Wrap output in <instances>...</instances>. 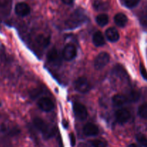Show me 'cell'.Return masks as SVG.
<instances>
[{
	"label": "cell",
	"mask_w": 147,
	"mask_h": 147,
	"mask_svg": "<svg viewBox=\"0 0 147 147\" xmlns=\"http://www.w3.org/2000/svg\"><path fill=\"white\" fill-rule=\"evenodd\" d=\"M33 123L34 126L42 134L43 136L46 139L52 138L55 134V129L54 126H51L40 118H35Z\"/></svg>",
	"instance_id": "6da1fadb"
},
{
	"label": "cell",
	"mask_w": 147,
	"mask_h": 147,
	"mask_svg": "<svg viewBox=\"0 0 147 147\" xmlns=\"http://www.w3.org/2000/svg\"><path fill=\"white\" fill-rule=\"evenodd\" d=\"M85 19H86V16L81 11L77 10L74 13H73L69 20L66 22V25L70 28H74L82 24L85 21Z\"/></svg>",
	"instance_id": "7a4b0ae2"
},
{
	"label": "cell",
	"mask_w": 147,
	"mask_h": 147,
	"mask_svg": "<svg viewBox=\"0 0 147 147\" xmlns=\"http://www.w3.org/2000/svg\"><path fill=\"white\" fill-rule=\"evenodd\" d=\"M110 60V56L107 53H100L98 55L94 60V67L96 70H101L107 65Z\"/></svg>",
	"instance_id": "3957f363"
},
{
	"label": "cell",
	"mask_w": 147,
	"mask_h": 147,
	"mask_svg": "<svg viewBox=\"0 0 147 147\" xmlns=\"http://www.w3.org/2000/svg\"><path fill=\"white\" fill-rule=\"evenodd\" d=\"M75 89L81 93H86L90 90V84L88 80L85 77H80L75 81Z\"/></svg>",
	"instance_id": "277c9868"
},
{
	"label": "cell",
	"mask_w": 147,
	"mask_h": 147,
	"mask_svg": "<svg viewBox=\"0 0 147 147\" xmlns=\"http://www.w3.org/2000/svg\"><path fill=\"white\" fill-rule=\"evenodd\" d=\"M73 111L76 117L80 121L86 120L88 116L87 109L80 103H75L73 104Z\"/></svg>",
	"instance_id": "5b68a950"
},
{
	"label": "cell",
	"mask_w": 147,
	"mask_h": 147,
	"mask_svg": "<svg viewBox=\"0 0 147 147\" xmlns=\"http://www.w3.org/2000/svg\"><path fill=\"white\" fill-rule=\"evenodd\" d=\"M77 50L73 45L69 44L65 47L63 52V57L67 61H70L76 57Z\"/></svg>",
	"instance_id": "8992f818"
},
{
	"label": "cell",
	"mask_w": 147,
	"mask_h": 147,
	"mask_svg": "<svg viewBox=\"0 0 147 147\" xmlns=\"http://www.w3.org/2000/svg\"><path fill=\"white\" fill-rule=\"evenodd\" d=\"M37 106L42 111L45 112H50L53 110L55 107L54 103L48 98H41L37 102Z\"/></svg>",
	"instance_id": "52a82bcc"
},
{
	"label": "cell",
	"mask_w": 147,
	"mask_h": 147,
	"mask_svg": "<svg viewBox=\"0 0 147 147\" xmlns=\"http://www.w3.org/2000/svg\"><path fill=\"white\" fill-rule=\"evenodd\" d=\"M16 14L19 17H26L30 13V7L24 2L17 3L14 8Z\"/></svg>",
	"instance_id": "ba28073f"
},
{
	"label": "cell",
	"mask_w": 147,
	"mask_h": 147,
	"mask_svg": "<svg viewBox=\"0 0 147 147\" xmlns=\"http://www.w3.org/2000/svg\"><path fill=\"white\" fill-rule=\"evenodd\" d=\"M47 58L49 63L54 65H60L61 64V57H60L58 51L55 48L51 49L48 52Z\"/></svg>",
	"instance_id": "9c48e42d"
},
{
	"label": "cell",
	"mask_w": 147,
	"mask_h": 147,
	"mask_svg": "<svg viewBox=\"0 0 147 147\" xmlns=\"http://www.w3.org/2000/svg\"><path fill=\"white\" fill-rule=\"evenodd\" d=\"M131 117V113L126 109H121L116 111V119L119 123H125L129 120Z\"/></svg>",
	"instance_id": "30bf717a"
},
{
	"label": "cell",
	"mask_w": 147,
	"mask_h": 147,
	"mask_svg": "<svg viewBox=\"0 0 147 147\" xmlns=\"http://www.w3.org/2000/svg\"><path fill=\"white\" fill-rule=\"evenodd\" d=\"M83 133L87 136H95L98 134V128L94 123H88L83 127Z\"/></svg>",
	"instance_id": "8fae6325"
},
{
	"label": "cell",
	"mask_w": 147,
	"mask_h": 147,
	"mask_svg": "<svg viewBox=\"0 0 147 147\" xmlns=\"http://www.w3.org/2000/svg\"><path fill=\"white\" fill-rule=\"evenodd\" d=\"M106 36L108 40L112 42H117L119 40V33L118 30L114 27H110L106 31Z\"/></svg>",
	"instance_id": "7c38bea8"
},
{
	"label": "cell",
	"mask_w": 147,
	"mask_h": 147,
	"mask_svg": "<svg viewBox=\"0 0 147 147\" xmlns=\"http://www.w3.org/2000/svg\"><path fill=\"white\" fill-rule=\"evenodd\" d=\"M112 102H113V106L116 107H120V106H123L128 102L127 98L126 96L121 94L115 95L112 98Z\"/></svg>",
	"instance_id": "4fadbf2b"
},
{
	"label": "cell",
	"mask_w": 147,
	"mask_h": 147,
	"mask_svg": "<svg viewBox=\"0 0 147 147\" xmlns=\"http://www.w3.org/2000/svg\"><path fill=\"white\" fill-rule=\"evenodd\" d=\"M114 22L117 26L120 27H123L127 24L128 18L123 13H118L115 15Z\"/></svg>",
	"instance_id": "5bb4252c"
},
{
	"label": "cell",
	"mask_w": 147,
	"mask_h": 147,
	"mask_svg": "<svg viewBox=\"0 0 147 147\" xmlns=\"http://www.w3.org/2000/svg\"><path fill=\"white\" fill-rule=\"evenodd\" d=\"M93 42L96 47H100L105 44L104 37L100 31H98L94 33L93 36Z\"/></svg>",
	"instance_id": "9a60e30c"
},
{
	"label": "cell",
	"mask_w": 147,
	"mask_h": 147,
	"mask_svg": "<svg viewBox=\"0 0 147 147\" xmlns=\"http://www.w3.org/2000/svg\"><path fill=\"white\" fill-rule=\"evenodd\" d=\"M96 22L100 27H104L109 23V16L106 14H100L96 17Z\"/></svg>",
	"instance_id": "2e32d148"
},
{
	"label": "cell",
	"mask_w": 147,
	"mask_h": 147,
	"mask_svg": "<svg viewBox=\"0 0 147 147\" xmlns=\"http://www.w3.org/2000/svg\"><path fill=\"white\" fill-rule=\"evenodd\" d=\"M36 41H37V44L40 46H42L43 47H47V45L50 43V39L49 37H46L44 35H39L38 37L36 39Z\"/></svg>",
	"instance_id": "e0dca14e"
},
{
	"label": "cell",
	"mask_w": 147,
	"mask_h": 147,
	"mask_svg": "<svg viewBox=\"0 0 147 147\" xmlns=\"http://www.w3.org/2000/svg\"><path fill=\"white\" fill-rule=\"evenodd\" d=\"M138 114L141 118L147 119V103L141 105L138 109Z\"/></svg>",
	"instance_id": "ac0fdd59"
},
{
	"label": "cell",
	"mask_w": 147,
	"mask_h": 147,
	"mask_svg": "<svg viewBox=\"0 0 147 147\" xmlns=\"http://www.w3.org/2000/svg\"><path fill=\"white\" fill-rule=\"evenodd\" d=\"M136 140L139 144L144 147H147V136L143 134H138L136 136Z\"/></svg>",
	"instance_id": "d6986e66"
},
{
	"label": "cell",
	"mask_w": 147,
	"mask_h": 147,
	"mask_svg": "<svg viewBox=\"0 0 147 147\" xmlns=\"http://www.w3.org/2000/svg\"><path fill=\"white\" fill-rule=\"evenodd\" d=\"M94 8L96 10H106L107 9V4L101 1H96L93 4Z\"/></svg>",
	"instance_id": "ffe728a7"
},
{
	"label": "cell",
	"mask_w": 147,
	"mask_h": 147,
	"mask_svg": "<svg viewBox=\"0 0 147 147\" xmlns=\"http://www.w3.org/2000/svg\"><path fill=\"white\" fill-rule=\"evenodd\" d=\"M140 21L142 24H143L144 27H147V6L144 9V10L141 13Z\"/></svg>",
	"instance_id": "44dd1931"
},
{
	"label": "cell",
	"mask_w": 147,
	"mask_h": 147,
	"mask_svg": "<svg viewBox=\"0 0 147 147\" xmlns=\"http://www.w3.org/2000/svg\"><path fill=\"white\" fill-rule=\"evenodd\" d=\"M140 0H123L124 5L128 8H134L139 3Z\"/></svg>",
	"instance_id": "7402d4cb"
},
{
	"label": "cell",
	"mask_w": 147,
	"mask_h": 147,
	"mask_svg": "<svg viewBox=\"0 0 147 147\" xmlns=\"http://www.w3.org/2000/svg\"><path fill=\"white\" fill-rule=\"evenodd\" d=\"M127 98L128 101L130 102H135L137 101L139 98V94L136 91H131L128 96H126Z\"/></svg>",
	"instance_id": "603a6c76"
},
{
	"label": "cell",
	"mask_w": 147,
	"mask_h": 147,
	"mask_svg": "<svg viewBox=\"0 0 147 147\" xmlns=\"http://www.w3.org/2000/svg\"><path fill=\"white\" fill-rule=\"evenodd\" d=\"M91 144L93 147H106V144L101 140H93L91 142Z\"/></svg>",
	"instance_id": "cb8c5ba5"
},
{
	"label": "cell",
	"mask_w": 147,
	"mask_h": 147,
	"mask_svg": "<svg viewBox=\"0 0 147 147\" xmlns=\"http://www.w3.org/2000/svg\"><path fill=\"white\" fill-rule=\"evenodd\" d=\"M140 73L141 74H142V76L143 77V78L144 79V80H147V71L142 63L140 64Z\"/></svg>",
	"instance_id": "d4e9b609"
},
{
	"label": "cell",
	"mask_w": 147,
	"mask_h": 147,
	"mask_svg": "<svg viewBox=\"0 0 147 147\" xmlns=\"http://www.w3.org/2000/svg\"><path fill=\"white\" fill-rule=\"evenodd\" d=\"M9 4L11 5L9 0H0V7L2 9H6L9 6Z\"/></svg>",
	"instance_id": "484cf974"
},
{
	"label": "cell",
	"mask_w": 147,
	"mask_h": 147,
	"mask_svg": "<svg viewBox=\"0 0 147 147\" xmlns=\"http://www.w3.org/2000/svg\"><path fill=\"white\" fill-rule=\"evenodd\" d=\"M69 137H70V144H71L72 146H74L76 145V137H75V135L73 134H70L69 135Z\"/></svg>",
	"instance_id": "4316f807"
},
{
	"label": "cell",
	"mask_w": 147,
	"mask_h": 147,
	"mask_svg": "<svg viewBox=\"0 0 147 147\" xmlns=\"http://www.w3.org/2000/svg\"><path fill=\"white\" fill-rule=\"evenodd\" d=\"M73 1L74 0H62V1L65 4H71L73 2Z\"/></svg>",
	"instance_id": "83f0119b"
},
{
	"label": "cell",
	"mask_w": 147,
	"mask_h": 147,
	"mask_svg": "<svg viewBox=\"0 0 147 147\" xmlns=\"http://www.w3.org/2000/svg\"><path fill=\"white\" fill-rule=\"evenodd\" d=\"M127 147H142V146H139V145L138 144H131L129 145Z\"/></svg>",
	"instance_id": "f1b7e54d"
}]
</instances>
